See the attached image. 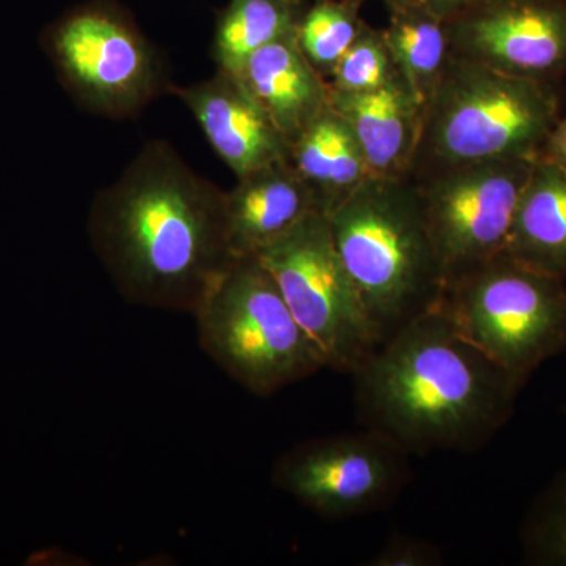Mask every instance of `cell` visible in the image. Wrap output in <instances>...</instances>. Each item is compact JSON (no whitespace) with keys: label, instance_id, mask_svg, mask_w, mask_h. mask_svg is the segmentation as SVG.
<instances>
[{"label":"cell","instance_id":"obj_1","mask_svg":"<svg viewBox=\"0 0 566 566\" xmlns=\"http://www.w3.org/2000/svg\"><path fill=\"white\" fill-rule=\"evenodd\" d=\"M88 237L126 301L196 315L237 256L226 191L148 140L93 199Z\"/></svg>","mask_w":566,"mask_h":566},{"label":"cell","instance_id":"obj_2","mask_svg":"<svg viewBox=\"0 0 566 566\" xmlns=\"http://www.w3.org/2000/svg\"><path fill=\"white\" fill-rule=\"evenodd\" d=\"M353 376L365 428L420 455L488 444L523 390L439 307L398 327Z\"/></svg>","mask_w":566,"mask_h":566},{"label":"cell","instance_id":"obj_3","mask_svg":"<svg viewBox=\"0 0 566 566\" xmlns=\"http://www.w3.org/2000/svg\"><path fill=\"white\" fill-rule=\"evenodd\" d=\"M327 218L335 249L385 340L438 307L444 275L411 178L371 175Z\"/></svg>","mask_w":566,"mask_h":566},{"label":"cell","instance_id":"obj_4","mask_svg":"<svg viewBox=\"0 0 566 566\" xmlns=\"http://www.w3.org/2000/svg\"><path fill=\"white\" fill-rule=\"evenodd\" d=\"M560 118L556 84L512 76L453 55L422 109L406 177L501 159H536Z\"/></svg>","mask_w":566,"mask_h":566},{"label":"cell","instance_id":"obj_5","mask_svg":"<svg viewBox=\"0 0 566 566\" xmlns=\"http://www.w3.org/2000/svg\"><path fill=\"white\" fill-rule=\"evenodd\" d=\"M193 316L203 352L259 397H270L324 368L259 256L234 260Z\"/></svg>","mask_w":566,"mask_h":566},{"label":"cell","instance_id":"obj_6","mask_svg":"<svg viewBox=\"0 0 566 566\" xmlns=\"http://www.w3.org/2000/svg\"><path fill=\"white\" fill-rule=\"evenodd\" d=\"M40 46L63 91L102 117H136L174 85L161 52L115 0L66 11L43 29Z\"/></svg>","mask_w":566,"mask_h":566},{"label":"cell","instance_id":"obj_7","mask_svg":"<svg viewBox=\"0 0 566 566\" xmlns=\"http://www.w3.org/2000/svg\"><path fill=\"white\" fill-rule=\"evenodd\" d=\"M438 307L523 387L566 352V281L505 253L447 286Z\"/></svg>","mask_w":566,"mask_h":566},{"label":"cell","instance_id":"obj_8","mask_svg":"<svg viewBox=\"0 0 566 566\" xmlns=\"http://www.w3.org/2000/svg\"><path fill=\"white\" fill-rule=\"evenodd\" d=\"M324 368L353 375L385 342L335 249L329 218L312 212L260 253Z\"/></svg>","mask_w":566,"mask_h":566},{"label":"cell","instance_id":"obj_9","mask_svg":"<svg viewBox=\"0 0 566 566\" xmlns=\"http://www.w3.org/2000/svg\"><path fill=\"white\" fill-rule=\"evenodd\" d=\"M535 159L468 164L412 180L446 289L505 252Z\"/></svg>","mask_w":566,"mask_h":566},{"label":"cell","instance_id":"obj_10","mask_svg":"<svg viewBox=\"0 0 566 566\" xmlns=\"http://www.w3.org/2000/svg\"><path fill=\"white\" fill-rule=\"evenodd\" d=\"M411 453L379 431L311 439L279 458L273 482L316 515L345 520L376 512L400 494Z\"/></svg>","mask_w":566,"mask_h":566},{"label":"cell","instance_id":"obj_11","mask_svg":"<svg viewBox=\"0 0 566 566\" xmlns=\"http://www.w3.org/2000/svg\"><path fill=\"white\" fill-rule=\"evenodd\" d=\"M447 28L455 57L551 84L566 74V0H482Z\"/></svg>","mask_w":566,"mask_h":566},{"label":"cell","instance_id":"obj_12","mask_svg":"<svg viewBox=\"0 0 566 566\" xmlns=\"http://www.w3.org/2000/svg\"><path fill=\"white\" fill-rule=\"evenodd\" d=\"M170 93L191 111L234 177L289 159L290 142L234 74L216 70L210 80L189 87L174 84Z\"/></svg>","mask_w":566,"mask_h":566},{"label":"cell","instance_id":"obj_13","mask_svg":"<svg viewBox=\"0 0 566 566\" xmlns=\"http://www.w3.org/2000/svg\"><path fill=\"white\" fill-rule=\"evenodd\" d=\"M226 199L230 248L237 259L260 255L319 211L314 192L289 159L238 178Z\"/></svg>","mask_w":566,"mask_h":566},{"label":"cell","instance_id":"obj_14","mask_svg":"<svg viewBox=\"0 0 566 566\" xmlns=\"http://www.w3.org/2000/svg\"><path fill=\"white\" fill-rule=\"evenodd\" d=\"M329 103L352 128L371 174L408 175L419 140L422 106L401 74L376 91L344 93L329 88Z\"/></svg>","mask_w":566,"mask_h":566},{"label":"cell","instance_id":"obj_15","mask_svg":"<svg viewBox=\"0 0 566 566\" xmlns=\"http://www.w3.org/2000/svg\"><path fill=\"white\" fill-rule=\"evenodd\" d=\"M234 76L289 142L329 106V84L301 51L296 31L256 51Z\"/></svg>","mask_w":566,"mask_h":566},{"label":"cell","instance_id":"obj_16","mask_svg":"<svg viewBox=\"0 0 566 566\" xmlns=\"http://www.w3.org/2000/svg\"><path fill=\"white\" fill-rule=\"evenodd\" d=\"M289 161L326 216L374 175L348 123L331 103L290 142Z\"/></svg>","mask_w":566,"mask_h":566},{"label":"cell","instance_id":"obj_17","mask_svg":"<svg viewBox=\"0 0 566 566\" xmlns=\"http://www.w3.org/2000/svg\"><path fill=\"white\" fill-rule=\"evenodd\" d=\"M504 253L566 281V172L553 163L535 159Z\"/></svg>","mask_w":566,"mask_h":566},{"label":"cell","instance_id":"obj_18","mask_svg":"<svg viewBox=\"0 0 566 566\" xmlns=\"http://www.w3.org/2000/svg\"><path fill=\"white\" fill-rule=\"evenodd\" d=\"M382 33L401 77L423 109L453 57L447 22L417 2L389 10Z\"/></svg>","mask_w":566,"mask_h":566},{"label":"cell","instance_id":"obj_19","mask_svg":"<svg viewBox=\"0 0 566 566\" xmlns=\"http://www.w3.org/2000/svg\"><path fill=\"white\" fill-rule=\"evenodd\" d=\"M307 6L294 0H230L218 14L212 36L216 70L238 74L256 51L296 31Z\"/></svg>","mask_w":566,"mask_h":566},{"label":"cell","instance_id":"obj_20","mask_svg":"<svg viewBox=\"0 0 566 566\" xmlns=\"http://www.w3.org/2000/svg\"><path fill=\"white\" fill-rule=\"evenodd\" d=\"M364 2L365 0H312L297 21V44L326 81L367 25L360 14Z\"/></svg>","mask_w":566,"mask_h":566},{"label":"cell","instance_id":"obj_21","mask_svg":"<svg viewBox=\"0 0 566 566\" xmlns=\"http://www.w3.org/2000/svg\"><path fill=\"white\" fill-rule=\"evenodd\" d=\"M521 545L531 565L566 566V471L554 476L528 509Z\"/></svg>","mask_w":566,"mask_h":566},{"label":"cell","instance_id":"obj_22","mask_svg":"<svg viewBox=\"0 0 566 566\" xmlns=\"http://www.w3.org/2000/svg\"><path fill=\"white\" fill-rule=\"evenodd\" d=\"M400 76L382 29L365 25L344 57L327 77L331 91L360 93L376 91Z\"/></svg>","mask_w":566,"mask_h":566},{"label":"cell","instance_id":"obj_23","mask_svg":"<svg viewBox=\"0 0 566 566\" xmlns=\"http://www.w3.org/2000/svg\"><path fill=\"white\" fill-rule=\"evenodd\" d=\"M442 553L433 543L412 536L395 535L368 565L371 566H439Z\"/></svg>","mask_w":566,"mask_h":566},{"label":"cell","instance_id":"obj_24","mask_svg":"<svg viewBox=\"0 0 566 566\" xmlns=\"http://www.w3.org/2000/svg\"><path fill=\"white\" fill-rule=\"evenodd\" d=\"M538 158L553 163L554 166L566 172V117L558 118L556 125L547 134Z\"/></svg>","mask_w":566,"mask_h":566},{"label":"cell","instance_id":"obj_25","mask_svg":"<svg viewBox=\"0 0 566 566\" xmlns=\"http://www.w3.org/2000/svg\"><path fill=\"white\" fill-rule=\"evenodd\" d=\"M428 10L433 11L441 20L450 21L460 17L465 10L472 9L482 0H419Z\"/></svg>","mask_w":566,"mask_h":566},{"label":"cell","instance_id":"obj_26","mask_svg":"<svg viewBox=\"0 0 566 566\" xmlns=\"http://www.w3.org/2000/svg\"><path fill=\"white\" fill-rule=\"evenodd\" d=\"M382 3L387 7V10L398 9V7L411 6V3H417L419 0H381Z\"/></svg>","mask_w":566,"mask_h":566},{"label":"cell","instance_id":"obj_27","mask_svg":"<svg viewBox=\"0 0 566 566\" xmlns=\"http://www.w3.org/2000/svg\"><path fill=\"white\" fill-rule=\"evenodd\" d=\"M294 2L303 3V6H307V3H311L312 0H294Z\"/></svg>","mask_w":566,"mask_h":566},{"label":"cell","instance_id":"obj_28","mask_svg":"<svg viewBox=\"0 0 566 566\" xmlns=\"http://www.w3.org/2000/svg\"><path fill=\"white\" fill-rule=\"evenodd\" d=\"M565 412H566V406H565Z\"/></svg>","mask_w":566,"mask_h":566}]
</instances>
